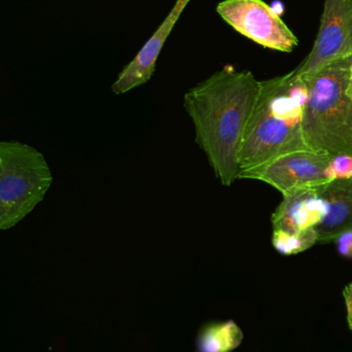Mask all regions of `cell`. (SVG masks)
<instances>
[{
	"instance_id": "cell-1",
	"label": "cell",
	"mask_w": 352,
	"mask_h": 352,
	"mask_svg": "<svg viewBox=\"0 0 352 352\" xmlns=\"http://www.w3.org/2000/svg\"><path fill=\"white\" fill-rule=\"evenodd\" d=\"M260 89L251 72H237L229 65L184 95L196 144L222 186H231L238 179L242 140Z\"/></svg>"
},
{
	"instance_id": "cell-2",
	"label": "cell",
	"mask_w": 352,
	"mask_h": 352,
	"mask_svg": "<svg viewBox=\"0 0 352 352\" xmlns=\"http://www.w3.org/2000/svg\"><path fill=\"white\" fill-rule=\"evenodd\" d=\"M308 90L295 70L260 82L239 155V173L276 157L309 150L303 135Z\"/></svg>"
},
{
	"instance_id": "cell-3",
	"label": "cell",
	"mask_w": 352,
	"mask_h": 352,
	"mask_svg": "<svg viewBox=\"0 0 352 352\" xmlns=\"http://www.w3.org/2000/svg\"><path fill=\"white\" fill-rule=\"evenodd\" d=\"M351 74L349 57L301 76L308 90L303 135L309 150L352 156Z\"/></svg>"
},
{
	"instance_id": "cell-4",
	"label": "cell",
	"mask_w": 352,
	"mask_h": 352,
	"mask_svg": "<svg viewBox=\"0 0 352 352\" xmlns=\"http://www.w3.org/2000/svg\"><path fill=\"white\" fill-rule=\"evenodd\" d=\"M53 182L51 169L37 148L0 142V229H12L45 198Z\"/></svg>"
},
{
	"instance_id": "cell-5",
	"label": "cell",
	"mask_w": 352,
	"mask_h": 352,
	"mask_svg": "<svg viewBox=\"0 0 352 352\" xmlns=\"http://www.w3.org/2000/svg\"><path fill=\"white\" fill-rule=\"evenodd\" d=\"M216 10L240 34L267 49L289 53L299 45L295 33L262 0H225Z\"/></svg>"
},
{
	"instance_id": "cell-6",
	"label": "cell",
	"mask_w": 352,
	"mask_h": 352,
	"mask_svg": "<svg viewBox=\"0 0 352 352\" xmlns=\"http://www.w3.org/2000/svg\"><path fill=\"white\" fill-rule=\"evenodd\" d=\"M332 157L311 150L276 157L264 164L241 171L240 179H258L278 190L283 197L329 182L324 176Z\"/></svg>"
},
{
	"instance_id": "cell-7",
	"label": "cell",
	"mask_w": 352,
	"mask_h": 352,
	"mask_svg": "<svg viewBox=\"0 0 352 352\" xmlns=\"http://www.w3.org/2000/svg\"><path fill=\"white\" fill-rule=\"evenodd\" d=\"M352 57V0H324L315 43L295 69L309 76L337 60Z\"/></svg>"
},
{
	"instance_id": "cell-8",
	"label": "cell",
	"mask_w": 352,
	"mask_h": 352,
	"mask_svg": "<svg viewBox=\"0 0 352 352\" xmlns=\"http://www.w3.org/2000/svg\"><path fill=\"white\" fill-rule=\"evenodd\" d=\"M190 0H177L172 8L169 16L158 27L154 34L145 43L138 55L122 69L117 80L112 85L114 94L121 95L130 90L143 86L150 80L154 74L157 58L167 41L171 31L173 30L180 14L187 6Z\"/></svg>"
},
{
	"instance_id": "cell-9",
	"label": "cell",
	"mask_w": 352,
	"mask_h": 352,
	"mask_svg": "<svg viewBox=\"0 0 352 352\" xmlns=\"http://www.w3.org/2000/svg\"><path fill=\"white\" fill-rule=\"evenodd\" d=\"M316 188L283 197L272 215L273 230L295 233L320 225L326 214V207Z\"/></svg>"
},
{
	"instance_id": "cell-10",
	"label": "cell",
	"mask_w": 352,
	"mask_h": 352,
	"mask_svg": "<svg viewBox=\"0 0 352 352\" xmlns=\"http://www.w3.org/2000/svg\"><path fill=\"white\" fill-rule=\"evenodd\" d=\"M316 188L326 207L324 219L315 227L318 242L330 243L352 229V178L333 180Z\"/></svg>"
},
{
	"instance_id": "cell-11",
	"label": "cell",
	"mask_w": 352,
	"mask_h": 352,
	"mask_svg": "<svg viewBox=\"0 0 352 352\" xmlns=\"http://www.w3.org/2000/svg\"><path fill=\"white\" fill-rule=\"evenodd\" d=\"M243 332L233 320L207 326L198 335V352H231L239 347Z\"/></svg>"
},
{
	"instance_id": "cell-12",
	"label": "cell",
	"mask_w": 352,
	"mask_h": 352,
	"mask_svg": "<svg viewBox=\"0 0 352 352\" xmlns=\"http://www.w3.org/2000/svg\"><path fill=\"white\" fill-rule=\"evenodd\" d=\"M318 242V235L315 228L295 233L284 231L273 232V246L283 256H291L305 252Z\"/></svg>"
},
{
	"instance_id": "cell-13",
	"label": "cell",
	"mask_w": 352,
	"mask_h": 352,
	"mask_svg": "<svg viewBox=\"0 0 352 352\" xmlns=\"http://www.w3.org/2000/svg\"><path fill=\"white\" fill-rule=\"evenodd\" d=\"M324 176L329 182L352 178V156L351 155H337L332 157L328 167L324 170Z\"/></svg>"
},
{
	"instance_id": "cell-14",
	"label": "cell",
	"mask_w": 352,
	"mask_h": 352,
	"mask_svg": "<svg viewBox=\"0 0 352 352\" xmlns=\"http://www.w3.org/2000/svg\"><path fill=\"white\" fill-rule=\"evenodd\" d=\"M337 250L344 258H352V229L341 233L335 239Z\"/></svg>"
},
{
	"instance_id": "cell-15",
	"label": "cell",
	"mask_w": 352,
	"mask_h": 352,
	"mask_svg": "<svg viewBox=\"0 0 352 352\" xmlns=\"http://www.w3.org/2000/svg\"><path fill=\"white\" fill-rule=\"evenodd\" d=\"M343 296H344L345 304L347 308V322H349V328L352 331V283L345 287L343 291Z\"/></svg>"
},
{
	"instance_id": "cell-16",
	"label": "cell",
	"mask_w": 352,
	"mask_h": 352,
	"mask_svg": "<svg viewBox=\"0 0 352 352\" xmlns=\"http://www.w3.org/2000/svg\"><path fill=\"white\" fill-rule=\"evenodd\" d=\"M351 92H352V74H351Z\"/></svg>"
}]
</instances>
